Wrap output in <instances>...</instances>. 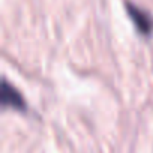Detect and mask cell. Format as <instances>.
I'll return each instance as SVG.
<instances>
[{
	"instance_id": "1",
	"label": "cell",
	"mask_w": 153,
	"mask_h": 153,
	"mask_svg": "<svg viewBox=\"0 0 153 153\" xmlns=\"http://www.w3.org/2000/svg\"><path fill=\"white\" fill-rule=\"evenodd\" d=\"M128 8V14L134 23V26L137 27V30L141 33V35H152L153 33V17L143 8H138L137 5H132V3H128L126 5Z\"/></svg>"
},
{
	"instance_id": "2",
	"label": "cell",
	"mask_w": 153,
	"mask_h": 153,
	"mask_svg": "<svg viewBox=\"0 0 153 153\" xmlns=\"http://www.w3.org/2000/svg\"><path fill=\"white\" fill-rule=\"evenodd\" d=\"M2 105L5 108H14L20 111L26 110V101L23 99L21 93L8 81H3L2 84Z\"/></svg>"
}]
</instances>
